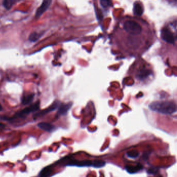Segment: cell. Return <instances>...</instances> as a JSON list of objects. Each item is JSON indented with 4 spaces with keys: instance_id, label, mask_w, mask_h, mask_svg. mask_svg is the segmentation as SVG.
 Segmentation results:
<instances>
[{
    "instance_id": "4",
    "label": "cell",
    "mask_w": 177,
    "mask_h": 177,
    "mask_svg": "<svg viewBox=\"0 0 177 177\" xmlns=\"http://www.w3.org/2000/svg\"><path fill=\"white\" fill-rule=\"evenodd\" d=\"M60 102L59 101H56L53 104H52L51 106H49V107H47L45 109L43 110L42 111H39V112L36 113L34 115V117L35 118L41 116H44L45 115L47 114L48 113L52 111H54L55 110L58 108L60 104Z\"/></svg>"
},
{
    "instance_id": "3",
    "label": "cell",
    "mask_w": 177,
    "mask_h": 177,
    "mask_svg": "<svg viewBox=\"0 0 177 177\" xmlns=\"http://www.w3.org/2000/svg\"><path fill=\"white\" fill-rule=\"evenodd\" d=\"M39 106H40V102L39 101H37L36 102L32 104L28 107H26L21 111L17 112L15 113L14 116L12 117L6 118L5 117H4L3 120L12 121V120H14L15 118H25L26 117L31 113L34 112L36 111H38L39 109Z\"/></svg>"
},
{
    "instance_id": "10",
    "label": "cell",
    "mask_w": 177,
    "mask_h": 177,
    "mask_svg": "<svg viewBox=\"0 0 177 177\" xmlns=\"http://www.w3.org/2000/svg\"><path fill=\"white\" fill-rule=\"evenodd\" d=\"M38 126L39 128L47 132H52L55 129L54 126L50 124L45 123V122L39 123L38 124Z\"/></svg>"
},
{
    "instance_id": "13",
    "label": "cell",
    "mask_w": 177,
    "mask_h": 177,
    "mask_svg": "<svg viewBox=\"0 0 177 177\" xmlns=\"http://www.w3.org/2000/svg\"><path fill=\"white\" fill-rule=\"evenodd\" d=\"M34 94H29L28 95H24L22 97V103L23 105H27L31 104L33 100Z\"/></svg>"
},
{
    "instance_id": "19",
    "label": "cell",
    "mask_w": 177,
    "mask_h": 177,
    "mask_svg": "<svg viewBox=\"0 0 177 177\" xmlns=\"http://www.w3.org/2000/svg\"><path fill=\"white\" fill-rule=\"evenodd\" d=\"M101 5L104 7H107L108 6H110L111 5V2L109 1H100Z\"/></svg>"
},
{
    "instance_id": "9",
    "label": "cell",
    "mask_w": 177,
    "mask_h": 177,
    "mask_svg": "<svg viewBox=\"0 0 177 177\" xmlns=\"http://www.w3.org/2000/svg\"><path fill=\"white\" fill-rule=\"evenodd\" d=\"M151 74H152L151 71L147 69L146 68H143L138 72L137 77L138 79L142 80L144 79H147V77H148Z\"/></svg>"
},
{
    "instance_id": "8",
    "label": "cell",
    "mask_w": 177,
    "mask_h": 177,
    "mask_svg": "<svg viewBox=\"0 0 177 177\" xmlns=\"http://www.w3.org/2000/svg\"><path fill=\"white\" fill-rule=\"evenodd\" d=\"M93 161L85 160L82 161H72L68 164L70 166H76L79 167L92 166Z\"/></svg>"
},
{
    "instance_id": "11",
    "label": "cell",
    "mask_w": 177,
    "mask_h": 177,
    "mask_svg": "<svg viewBox=\"0 0 177 177\" xmlns=\"http://www.w3.org/2000/svg\"><path fill=\"white\" fill-rule=\"evenodd\" d=\"M133 12L135 15L137 16H141L143 14V6L140 2H136L134 4Z\"/></svg>"
},
{
    "instance_id": "17",
    "label": "cell",
    "mask_w": 177,
    "mask_h": 177,
    "mask_svg": "<svg viewBox=\"0 0 177 177\" xmlns=\"http://www.w3.org/2000/svg\"><path fill=\"white\" fill-rule=\"evenodd\" d=\"M106 165V163L103 161H100V160H95L93 161L92 166L95 168H101L102 167Z\"/></svg>"
},
{
    "instance_id": "2",
    "label": "cell",
    "mask_w": 177,
    "mask_h": 177,
    "mask_svg": "<svg viewBox=\"0 0 177 177\" xmlns=\"http://www.w3.org/2000/svg\"><path fill=\"white\" fill-rule=\"evenodd\" d=\"M152 111L163 114H171L176 112L177 107L174 102L172 101H155L149 105Z\"/></svg>"
},
{
    "instance_id": "14",
    "label": "cell",
    "mask_w": 177,
    "mask_h": 177,
    "mask_svg": "<svg viewBox=\"0 0 177 177\" xmlns=\"http://www.w3.org/2000/svg\"><path fill=\"white\" fill-rule=\"evenodd\" d=\"M43 33H37V32L32 33L29 36V41L32 42H35L37 41L40 38H41L42 36H43Z\"/></svg>"
},
{
    "instance_id": "12",
    "label": "cell",
    "mask_w": 177,
    "mask_h": 177,
    "mask_svg": "<svg viewBox=\"0 0 177 177\" xmlns=\"http://www.w3.org/2000/svg\"><path fill=\"white\" fill-rule=\"evenodd\" d=\"M143 168V167L141 165L137 164L134 166H127L125 167L126 169L129 173L131 174H134L140 170H141Z\"/></svg>"
},
{
    "instance_id": "20",
    "label": "cell",
    "mask_w": 177,
    "mask_h": 177,
    "mask_svg": "<svg viewBox=\"0 0 177 177\" xmlns=\"http://www.w3.org/2000/svg\"><path fill=\"white\" fill-rule=\"evenodd\" d=\"M4 125L3 124H2L0 123V128H4Z\"/></svg>"
},
{
    "instance_id": "6",
    "label": "cell",
    "mask_w": 177,
    "mask_h": 177,
    "mask_svg": "<svg viewBox=\"0 0 177 177\" xmlns=\"http://www.w3.org/2000/svg\"><path fill=\"white\" fill-rule=\"evenodd\" d=\"M52 1L51 0H44L43 1L41 5L38 8L36 13V18H39L45 13V11L48 9V7L50 6L52 3Z\"/></svg>"
},
{
    "instance_id": "7",
    "label": "cell",
    "mask_w": 177,
    "mask_h": 177,
    "mask_svg": "<svg viewBox=\"0 0 177 177\" xmlns=\"http://www.w3.org/2000/svg\"><path fill=\"white\" fill-rule=\"evenodd\" d=\"M72 106V103L70 102L68 104H60L58 107V111L56 116L57 117L66 114L68 111L70 109Z\"/></svg>"
},
{
    "instance_id": "1",
    "label": "cell",
    "mask_w": 177,
    "mask_h": 177,
    "mask_svg": "<svg viewBox=\"0 0 177 177\" xmlns=\"http://www.w3.org/2000/svg\"><path fill=\"white\" fill-rule=\"evenodd\" d=\"M123 30L126 33L128 34V42L129 46L137 48L140 46L138 41L139 36L143 32V28L139 22L136 20L127 19L123 22Z\"/></svg>"
},
{
    "instance_id": "18",
    "label": "cell",
    "mask_w": 177,
    "mask_h": 177,
    "mask_svg": "<svg viewBox=\"0 0 177 177\" xmlns=\"http://www.w3.org/2000/svg\"><path fill=\"white\" fill-rule=\"evenodd\" d=\"M127 156L129 158H136L139 156V153L137 151L132 150L127 152Z\"/></svg>"
},
{
    "instance_id": "16",
    "label": "cell",
    "mask_w": 177,
    "mask_h": 177,
    "mask_svg": "<svg viewBox=\"0 0 177 177\" xmlns=\"http://www.w3.org/2000/svg\"><path fill=\"white\" fill-rule=\"evenodd\" d=\"M16 2H17V1H15V0H5L3 2V5L4 6V7L6 9H11V7L13 6V5Z\"/></svg>"
},
{
    "instance_id": "15",
    "label": "cell",
    "mask_w": 177,
    "mask_h": 177,
    "mask_svg": "<svg viewBox=\"0 0 177 177\" xmlns=\"http://www.w3.org/2000/svg\"><path fill=\"white\" fill-rule=\"evenodd\" d=\"M52 168L50 167H46L44 168L39 174V177H48L52 173Z\"/></svg>"
},
{
    "instance_id": "5",
    "label": "cell",
    "mask_w": 177,
    "mask_h": 177,
    "mask_svg": "<svg viewBox=\"0 0 177 177\" xmlns=\"http://www.w3.org/2000/svg\"><path fill=\"white\" fill-rule=\"evenodd\" d=\"M161 37L164 41L169 44H174L175 41L172 32L167 28L162 29L161 31Z\"/></svg>"
},
{
    "instance_id": "21",
    "label": "cell",
    "mask_w": 177,
    "mask_h": 177,
    "mask_svg": "<svg viewBox=\"0 0 177 177\" xmlns=\"http://www.w3.org/2000/svg\"><path fill=\"white\" fill-rule=\"evenodd\" d=\"M2 110H3V107H2L1 104H0V111H2Z\"/></svg>"
}]
</instances>
